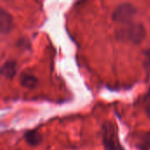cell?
Listing matches in <instances>:
<instances>
[{
    "instance_id": "1",
    "label": "cell",
    "mask_w": 150,
    "mask_h": 150,
    "mask_svg": "<svg viewBox=\"0 0 150 150\" xmlns=\"http://www.w3.org/2000/svg\"><path fill=\"white\" fill-rule=\"evenodd\" d=\"M146 36V30L143 25L139 23H129L118 28L115 32V37L118 40L123 42L140 43Z\"/></svg>"
},
{
    "instance_id": "5",
    "label": "cell",
    "mask_w": 150,
    "mask_h": 150,
    "mask_svg": "<svg viewBox=\"0 0 150 150\" xmlns=\"http://www.w3.org/2000/svg\"><path fill=\"white\" fill-rule=\"evenodd\" d=\"M16 74V63L13 61H7L1 68V75L6 78H12Z\"/></svg>"
},
{
    "instance_id": "6",
    "label": "cell",
    "mask_w": 150,
    "mask_h": 150,
    "mask_svg": "<svg viewBox=\"0 0 150 150\" xmlns=\"http://www.w3.org/2000/svg\"><path fill=\"white\" fill-rule=\"evenodd\" d=\"M20 83L24 87L32 89V88H34L37 85L38 80L33 75L25 72L20 76Z\"/></svg>"
},
{
    "instance_id": "7",
    "label": "cell",
    "mask_w": 150,
    "mask_h": 150,
    "mask_svg": "<svg viewBox=\"0 0 150 150\" xmlns=\"http://www.w3.org/2000/svg\"><path fill=\"white\" fill-rule=\"evenodd\" d=\"M25 140L29 145H31L33 147H35V146H38L41 142L42 137L38 132L29 131L25 134Z\"/></svg>"
},
{
    "instance_id": "2",
    "label": "cell",
    "mask_w": 150,
    "mask_h": 150,
    "mask_svg": "<svg viewBox=\"0 0 150 150\" xmlns=\"http://www.w3.org/2000/svg\"><path fill=\"white\" fill-rule=\"evenodd\" d=\"M137 13L136 7L131 3H122L119 4L112 12V19L124 25L129 24Z\"/></svg>"
},
{
    "instance_id": "9",
    "label": "cell",
    "mask_w": 150,
    "mask_h": 150,
    "mask_svg": "<svg viewBox=\"0 0 150 150\" xmlns=\"http://www.w3.org/2000/svg\"><path fill=\"white\" fill-rule=\"evenodd\" d=\"M145 105H146V110H147V112L150 113V93L147 96V98H146Z\"/></svg>"
},
{
    "instance_id": "3",
    "label": "cell",
    "mask_w": 150,
    "mask_h": 150,
    "mask_svg": "<svg viewBox=\"0 0 150 150\" xmlns=\"http://www.w3.org/2000/svg\"><path fill=\"white\" fill-rule=\"evenodd\" d=\"M103 140L105 150H122L117 141V135L112 124L107 123L104 127Z\"/></svg>"
},
{
    "instance_id": "8",
    "label": "cell",
    "mask_w": 150,
    "mask_h": 150,
    "mask_svg": "<svg viewBox=\"0 0 150 150\" xmlns=\"http://www.w3.org/2000/svg\"><path fill=\"white\" fill-rule=\"evenodd\" d=\"M144 59H145V63L150 67V49H148L144 53Z\"/></svg>"
},
{
    "instance_id": "4",
    "label": "cell",
    "mask_w": 150,
    "mask_h": 150,
    "mask_svg": "<svg viewBox=\"0 0 150 150\" xmlns=\"http://www.w3.org/2000/svg\"><path fill=\"white\" fill-rule=\"evenodd\" d=\"M12 28V17L3 7H0V33L1 34L8 33Z\"/></svg>"
}]
</instances>
